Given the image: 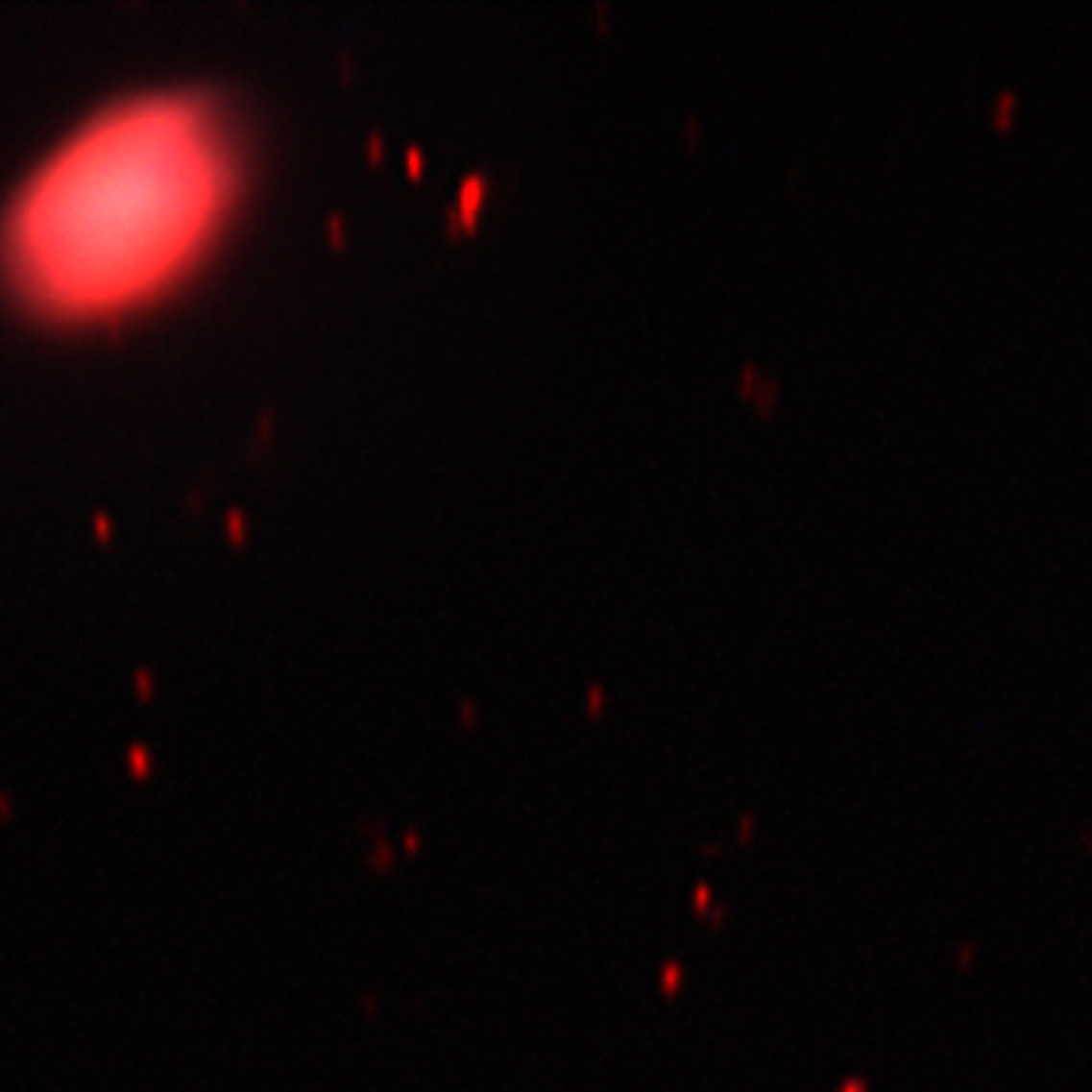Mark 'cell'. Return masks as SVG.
I'll use <instances>...</instances> for the list:
<instances>
[{"mask_svg": "<svg viewBox=\"0 0 1092 1092\" xmlns=\"http://www.w3.org/2000/svg\"><path fill=\"white\" fill-rule=\"evenodd\" d=\"M234 167L222 119L156 91L76 125L4 222L15 289L55 316H112L174 282L216 234Z\"/></svg>", "mask_w": 1092, "mask_h": 1092, "instance_id": "obj_1", "label": "cell"}]
</instances>
